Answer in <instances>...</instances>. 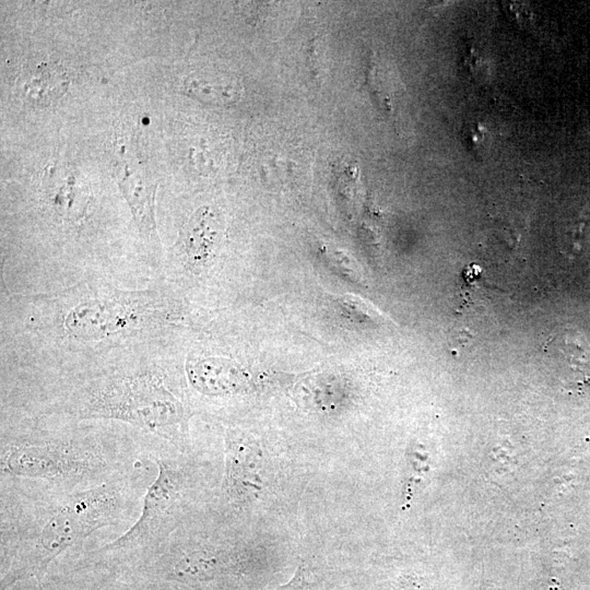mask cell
I'll use <instances>...</instances> for the list:
<instances>
[{
    "label": "cell",
    "instance_id": "cell-1",
    "mask_svg": "<svg viewBox=\"0 0 590 590\" xmlns=\"http://www.w3.org/2000/svg\"><path fill=\"white\" fill-rule=\"evenodd\" d=\"M152 462L102 485L74 492L0 487V590L52 570L96 547V533L125 532L138 518Z\"/></svg>",
    "mask_w": 590,
    "mask_h": 590
},
{
    "label": "cell",
    "instance_id": "cell-2",
    "mask_svg": "<svg viewBox=\"0 0 590 590\" xmlns=\"http://www.w3.org/2000/svg\"><path fill=\"white\" fill-rule=\"evenodd\" d=\"M114 425L30 415L2 420L0 487L82 491L150 464L144 440Z\"/></svg>",
    "mask_w": 590,
    "mask_h": 590
},
{
    "label": "cell",
    "instance_id": "cell-3",
    "mask_svg": "<svg viewBox=\"0 0 590 590\" xmlns=\"http://www.w3.org/2000/svg\"><path fill=\"white\" fill-rule=\"evenodd\" d=\"M34 416L118 423L134 428L146 442H162L182 452L191 448L190 408L172 373L153 364L72 379Z\"/></svg>",
    "mask_w": 590,
    "mask_h": 590
},
{
    "label": "cell",
    "instance_id": "cell-4",
    "mask_svg": "<svg viewBox=\"0 0 590 590\" xmlns=\"http://www.w3.org/2000/svg\"><path fill=\"white\" fill-rule=\"evenodd\" d=\"M155 476L146 487L137 520L117 538L64 565L106 568L133 565L155 552L178 529L191 523L194 468L190 452L146 442Z\"/></svg>",
    "mask_w": 590,
    "mask_h": 590
},
{
    "label": "cell",
    "instance_id": "cell-5",
    "mask_svg": "<svg viewBox=\"0 0 590 590\" xmlns=\"http://www.w3.org/2000/svg\"><path fill=\"white\" fill-rule=\"evenodd\" d=\"M50 326L68 342L95 345L170 324L172 300L152 291L73 288L50 299Z\"/></svg>",
    "mask_w": 590,
    "mask_h": 590
},
{
    "label": "cell",
    "instance_id": "cell-6",
    "mask_svg": "<svg viewBox=\"0 0 590 590\" xmlns=\"http://www.w3.org/2000/svg\"><path fill=\"white\" fill-rule=\"evenodd\" d=\"M225 470L221 502L241 511L255 502L263 486L262 453L255 439L239 428H228L224 435Z\"/></svg>",
    "mask_w": 590,
    "mask_h": 590
},
{
    "label": "cell",
    "instance_id": "cell-7",
    "mask_svg": "<svg viewBox=\"0 0 590 590\" xmlns=\"http://www.w3.org/2000/svg\"><path fill=\"white\" fill-rule=\"evenodd\" d=\"M45 580L57 590H192L184 585L127 568L72 566Z\"/></svg>",
    "mask_w": 590,
    "mask_h": 590
},
{
    "label": "cell",
    "instance_id": "cell-8",
    "mask_svg": "<svg viewBox=\"0 0 590 590\" xmlns=\"http://www.w3.org/2000/svg\"><path fill=\"white\" fill-rule=\"evenodd\" d=\"M185 370L189 385L206 397L236 396L245 392L249 385L248 373L226 357L189 358Z\"/></svg>",
    "mask_w": 590,
    "mask_h": 590
},
{
    "label": "cell",
    "instance_id": "cell-9",
    "mask_svg": "<svg viewBox=\"0 0 590 590\" xmlns=\"http://www.w3.org/2000/svg\"><path fill=\"white\" fill-rule=\"evenodd\" d=\"M544 349L558 361L566 380L577 385L590 382V343L581 331L566 328L555 333Z\"/></svg>",
    "mask_w": 590,
    "mask_h": 590
},
{
    "label": "cell",
    "instance_id": "cell-10",
    "mask_svg": "<svg viewBox=\"0 0 590 590\" xmlns=\"http://www.w3.org/2000/svg\"><path fill=\"white\" fill-rule=\"evenodd\" d=\"M68 85L69 79L63 67L46 57L30 60L20 78L24 96L40 105H47L60 97Z\"/></svg>",
    "mask_w": 590,
    "mask_h": 590
},
{
    "label": "cell",
    "instance_id": "cell-11",
    "mask_svg": "<svg viewBox=\"0 0 590 590\" xmlns=\"http://www.w3.org/2000/svg\"><path fill=\"white\" fill-rule=\"evenodd\" d=\"M219 221L209 208H201L188 221L182 233V251L192 270L204 268L215 252L219 241Z\"/></svg>",
    "mask_w": 590,
    "mask_h": 590
},
{
    "label": "cell",
    "instance_id": "cell-12",
    "mask_svg": "<svg viewBox=\"0 0 590 590\" xmlns=\"http://www.w3.org/2000/svg\"><path fill=\"white\" fill-rule=\"evenodd\" d=\"M142 237L150 244L158 243L154 201L157 182L138 174H126L118 182Z\"/></svg>",
    "mask_w": 590,
    "mask_h": 590
},
{
    "label": "cell",
    "instance_id": "cell-13",
    "mask_svg": "<svg viewBox=\"0 0 590 590\" xmlns=\"http://www.w3.org/2000/svg\"><path fill=\"white\" fill-rule=\"evenodd\" d=\"M187 88L190 94H196L198 97H203L206 101L213 102H232L236 95H238L237 90L234 86L229 85H219L211 84L203 81H191L187 84Z\"/></svg>",
    "mask_w": 590,
    "mask_h": 590
},
{
    "label": "cell",
    "instance_id": "cell-14",
    "mask_svg": "<svg viewBox=\"0 0 590 590\" xmlns=\"http://www.w3.org/2000/svg\"><path fill=\"white\" fill-rule=\"evenodd\" d=\"M382 590H426V588L421 578L413 575H403Z\"/></svg>",
    "mask_w": 590,
    "mask_h": 590
},
{
    "label": "cell",
    "instance_id": "cell-15",
    "mask_svg": "<svg viewBox=\"0 0 590 590\" xmlns=\"http://www.w3.org/2000/svg\"><path fill=\"white\" fill-rule=\"evenodd\" d=\"M278 590H309V583L305 579L303 568L299 567L294 578L286 585L281 586Z\"/></svg>",
    "mask_w": 590,
    "mask_h": 590
},
{
    "label": "cell",
    "instance_id": "cell-16",
    "mask_svg": "<svg viewBox=\"0 0 590 590\" xmlns=\"http://www.w3.org/2000/svg\"><path fill=\"white\" fill-rule=\"evenodd\" d=\"M8 590H45L42 582H38L36 580H27L19 582Z\"/></svg>",
    "mask_w": 590,
    "mask_h": 590
},
{
    "label": "cell",
    "instance_id": "cell-17",
    "mask_svg": "<svg viewBox=\"0 0 590 590\" xmlns=\"http://www.w3.org/2000/svg\"><path fill=\"white\" fill-rule=\"evenodd\" d=\"M42 583H43L45 590H57V589H56L49 581H47V580H43Z\"/></svg>",
    "mask_w": 590,
    "mask_h": 590
}]
</instances>
